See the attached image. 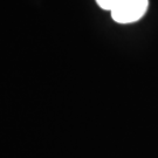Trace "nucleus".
I'll list each match as a JSON object with an SVG mask.
<instances>
[{
  "label": "nucleus",
  "instance_id": "1",
  "mask_svg": "<svg viewBox=\"0 0 158 158\" xmlns=\"http://www.w3.org/2000/svg\"><path fill=\"white\" fill-rule=\"evenodd\" d=\"M149 0H118L111 10V18L118 23L138 21L148 11Z\"/></svg>",
  "mask_w": 158,
  "mask_h": 158
},
{
  "label": "nucleus",
  "instance_id": "2",
  "mask_svg": "<svg viewBox=\"0 0 158 158\" xmlns=\"http://www.w3.org/2000/svg\"><path fill=\"white\" fill-rule=\"evenodd\" d=\"M97 5L101 7L102 10H106V11H111L115 5L118 2V0H96Z\"/></svg>",
  "mask_w": 158,
  "mask_h": 158
}]
</instances>
